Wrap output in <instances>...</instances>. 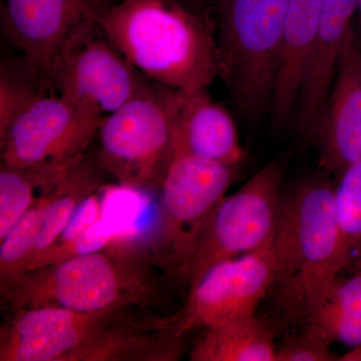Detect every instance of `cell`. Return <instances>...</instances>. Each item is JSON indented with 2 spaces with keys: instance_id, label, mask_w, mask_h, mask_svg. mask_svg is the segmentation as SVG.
<instances>
[{
  "instance_id": "d6986e66",
  "label": "cell",
  "mask_w": 361,
  "mask_h": 361,
  "mask_svg": "<svg viewBox=\"0 0 361 361\" xmlns=\"http://www.w3.org/2000/svg\"><path fill=\"white\" fill-rule=\"evenodd\" d=\"M51 89V82L25 56L2 61L0 66V140L13 123Z\"/></svg>"
},
{
  "instance_id": "2e32d148",
  "label": "cell",
  "mask_w": 361,
  "mask_h": 361,
  "mask_svg": "<svg viewBox=\"0 0 361 361\" xmlns=\"http://www.w3.org/2000/svg\"><path fill=\"white\" fill-rule=\"evenodd\" d=\"M323 0H287L283 47L269 115L275 129L287 127L295 118L316 33Z\"/></svg>"
},
{
  "instance_id": "ba28073f",
  "label": "cell",
  "mask_w": 361,
  "mask_h": 361,
  "mask_svg": "<svg viewBox=\"0 0 361 361\" xmlns=\"http://www.w3.org/2000/svg\"><path fill=\"white\" fill-rule=\"evenodd\" d=\"M113 1L4 0L2 28L21 56L51 82L61 61L99 30V18Z\"/></svg>"
},
{
  "instance_id": "4316f807",
  "label": "cell",
  "mask_w": 361,
  "mask_h": 361,
  "mask_svg": "<svg viewBox=\"0 0 361 361\" xmlns=\"http://www.w3.org/2000/svg\"><path fill=\"white\" fill-rule=\"evenodd\" d=\"M357 266H361V263H360V264H358ZM357 266H355V267H357ZM353 268H355V267H353ZM351 269H353V268H351ZM345 272H346V271H345Z\"/></svg>"
},
{
  "instance_id": "30bf717a",
  "label": "cell",
  "mask_w": 361,
  "mask_h": 361,
  "mask_svg": "<svg viewBox=\"0 0 361 361\" xmlns=\"http://www.w3.org/2000/svg\"><path fill=\"white\" fill-rule=\"evenodd\" d=\"M272 241L258 250L213 265L188 291L177 311L188 336L222 323L256 314L274 282Z\"/></svg>"
},
{
  "instance_id": "8fae6325",
  "label": "cell",
  "mask_w": 361,
  "mask_h": 361,
  "mask_svg": "<svg viewBox=\"0 0 361 361\" xmlns=\"http://www.w3.org/2000/svg\"><path fill=\"white\" fill-rule=\"evenodd\" d=\"M153 82L104 37L101 27L61 61L51 78L59 97L103 116L148 90Z\"/></svg>"
},
{
  "instance_id": "277c9868",
  "label": "cell",
  "mask_w": 361,
  "mask_h": 361,
  "mask_svg": "<svg viewBox=\"0 0 361 361\" xmlns=\"http://www.w3.org/2000/svg\"><path fill=\"white\" fill-rule=\"evenodd\" d=\"M218 78L235 110L257 122L269 114L281 63L287 0H216Z\"/></svg>"
},
{
  "instance_id": "603a6c76",
  "label": "cell",
  "mask_w": 361,
  "mask_h": 361,
  "mask_svg": "<svg viewBox=\"0 0 361 361\" xmlns=\"http://www.w3.org/2000/svg\"><path fill=\"white\" fill-rule=\"evenodd\" d=\"M108 187L90 196L80 206L73 219L59 235V238L47 250L42 252L39 256L33 259L32 262L28 266L27 271L56 264L68 259V251L75 240L82 236L90 226L104 217V191Z\"/></svg>"
},
{
  "instance_id": "d4e9b609",
  "label": "cell",
  "mask_w": 361,
  "mask_h": 361,
  "mask_svg": "<svg viewBox=\"0 0 361 361\" xmlns=\"http://www.w3.org/2000/svg\"><path fill=\"white\" fill-rule=\"evenodd\" d=\"M194 13L201 14L208 4L209 0H177Z\"/></svg>"
},
{
  "instance_id": "ac0fdd59",
  "label": "cell",
  "mask_w": 361,
  "mask_h": 361,
  "mask_svg": "<svg viewBox=\"0 0 361 361\" xmlns=\"http://www.w3.org/2000/svg\"><path fill=\"white\" fill-rule=\"evenodd\" d=\"M300 329L329 344L361 348V266L341 273Z\"/></svg>"
},
{
  "instance_id": "9a60e30c",
  "label": "cell",
  "mask_w": 361,
  "mask_h": 361,
  "mask_svg": "<svg viewBox=\"0 0 361 361\" xmlns=\"http://www.w3.org/2000/svg\"><path fill=\"white\" fill-rule=\"evenodd\" d=\"M173 133V149L235 167L245 158L232 116L214 101L208 87L179 92Z\"/></svg>"
},
{
  "instance_id": "8992f818",
  "label": "cell",
  "mask_w": 361,
  "mask_h": 361,
  "mask_svg": "<svg viewBox=\"0 0 361 361\" xmlns=\"http://www.w3.org/2000/svg\"><path fill=\"white\" fill-rule=\"evenodd\" d=\"M179 90L151 87L104 118L96 157L116 186L140 193L160 191L173 156Z\"/></svg>"
},
{
  "instance_id": "4fadbf2b",
  "label": "cell",
  "mask_w": 361,
  "mask_h": 361,
  "mask_svg": "<svg viewBox=\"0 0 361 361\" xmlns=\"http://www.w3.org/2000/svg\"><path fill=\"white\" fill-rule=\"evenodd\" d=\"M322 172L337 179L361 160V47L348 32L314 141Z\"/></svg>"
},
{
  "instance_id": "7c38bea8",
  "label": "cell",
  "mask_w": 361,
  "mask_h": 361,
  "mask_svg": "<svg viewBox=\"0 0 361 361\" xmlns=\"http://www.w3.org/2000/svg\"><path fill=\"white\" fill-rule=\"evenodd\" d=\"M125 308L94 312L59 307L9 310L0 329V361H78Z\"/></svg>"
},
{
  "instance_id": "484cf974",
  "label": "cell",
  "mask_w": 361,
  "mask_h": 361,
  "mask_svg": "<svg viewBox=\"0 0 361 361\" xmlns=\"http://www.w3.org/2000/svg\"><path fill=\"white\" fill-rule=\"evenodd\" d=\"M356 16H357V30L355 27L356 39L361 47V0H357V9H356Z\"/></svg>"
},
{
  "instance_id": "e0dca14e",
  "label": "cell",
  "mask_w": 361,
  "mask_h": 361,
  "mask_svg": "<svg viewBox=\"0 0 361 361\" xmlns=\"http://www.w3.org/2000/svg\"><path fill=\"white\" fill-rule=\"evenodd\" d=\"M272 326L256 314L200 330L191 361H276Z\"/></svg>"
},
{
  "instance_id": "44dd1931",
  "label": "cell",
  "mask_w": 361,
  "mask_h": 361,
  "mask_svg": "<svg viewBox=\"0 0 361 361\" xmlns=\"http://www.w3.org/2000/svg\"><path fill=\"white\" fill-rule=\"evenodd\" d=\"M49 186L0 240V291L18 281L35 258L40 227L49 203Z\"/></svg>"
},
{
  "instance_id": "cb8c5ba5",
  "label": "cell",
  "mask_w": 361,
  "mask_h": 361,
  "mask_svg": "<svg viewBox=\"0 0 361 361\" xmlns=\"http://www.w3.org/2000/svg\"><path fill=\"white\" fill-rule=\"evenodd\" d=\"M287 336L276 348V361H334L341 355L332 351L329 342L305 329Z\"/></svg>"
},
{
  "instance_id": "ffe728a7",
  "label": "cell",
  "mask_w": 361,
  "mask_h": 361,
  "mask_svg": "<svg viewBox=\"0 0 361 361\" xmlns=\"http://www.w3.org/2000/svg\"><path fill=\"white\" fill-rule=\"evenodd\" d=\"M68 169L0 168V240L33 205L42 191Z\"/></svg>"
},
{
  "instance_id": "7402d4cb",
  "label": "cell",
  "mask_w": 361,
  "mask_h": 361,
  "mask_svg": "<svg viewBox=\"0 0 361 361\" xmlns=\"http://www.w3.org/2000/svg\"><path fill=\"white\" fill-rule=\"evenodd\" d=\"M336 202L341 274L361 263V160L349 166L336 180Z\"/></svg>"
},
{
  "instance_id": "9c48e42d",
  "label": "cell",
  "mask_w": 361,
  "mask_h": 361,
  "mask_svg": "<svg viewBox=\"0 0 361 361\" xmlns=\"http://www.w3.org/2000/svg\"><path fill=\"white\" fill-rule=\"evenodd\" d=\"M104 116L59 96H44L0 140L1 165L14 169H68L87 153Z\"/></svg>"
},
{
  "instance_id": "5b68a950",
  "label": "cell",
  "mask_w": 361,
  "mask_h": 361,
  "mask_svg": "<svg viewBox=\"0 0 361 361\" xmlns=\"http://www.w3.org/2000/svg\"><path fill=\"white\" fill-rule=\"evenodd\" d=\"M238 169L173 149L159 191L158 219L145 240L157 268L171 283L186 288L202 232Z\"/></svg>"
},
{
  "instance_id": "3957f363",
  "label": "cell",
  "mask_w": 361,
  "mask_h": 361,
  "mask_svg": "<svg viewBox=\"0 0 361 361\" xmlns=\"http://www.w3.org/2000/svg\"><path fill=\"white\" fill-rule=\"evenodd\" d=\"M102 32L152 82L179 92L218 78L215 32L177 0H123L101 16Z\"/></svg>"
},
{
  "instance_id": "5bb4252c",
  "label": "cell",
  "mask_w": 361,
  "mask_h": 361,
  "mask_svg": "<svg viewBox=\"0 0 361 361\" xmlns=\"http://www.w3.org/2000/svg\"><path fill=\"white\" fill-rule=\"evenodd\" d=\"M356 9L357 0H323L314 47L294 118L299 133L311 142L322 122Z\"/></svg>"
},
{
  "instance_id": "52a82bcc",
  "label": "cell",
  "mask_w": 361,
  "mask_h": 361,
  "mask_svg": "<svg viewBox=\"0 0 361 361\" xmlns=\"http://www.w3.org/2000/svg\"><path fill=\"white\" fill-rule=\"evenodd\" d=\"M284 165L270 161L238 191L226 195L202 232L188 270L186 289L221 261L245 255L269 244L276 231Z\"/></svg>"
},
{
  "instance_id": "7a4b0ae2",
  "label": "cell",
  "mask_w": 361,
  "mask_h": 361,
  "mask_svg": "<svg viewBox=\"0 0 361 361\" xmlns=\"http://www.w3.org/2000/svg\"><path fill=\"white\" fill-rule=\"evenodd\" d=\"M339 245L334 178L322 171L282 192L268 296L283 326L300 329L322 302L339 275Z\"/></svg>"
},
{
  "instance_id": "6da1fadb",
  "label": "cell",
  "mask_w": 361,
  "mask_h": 361,
  "mask_svg": "<svg viewBox=\"0 0 361 361\" xmlns=\"http://www.w3.org/2000/svg\"><path fill=\"white\" fill-rule=\"evenodd\" d=\"M168 283L171 282L157 268L146 241L121 236L101 250L27 271L1 291V296L8 310H158L166 304Z\"/></svg>"
}]
</instances>
